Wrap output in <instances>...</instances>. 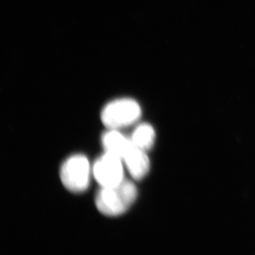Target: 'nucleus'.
<instances>
[{
  "mask_svg": "<svg viewBox=\"0 0 255 255\" xmlns=\"http://www.w3.org/2000/svg\"><path fill=\"white\" fill-rule=\"evenodd\" d=\"M128 170L136 180L142 179L150 169V160L145 151L132 144L123 158Z\"/></svg>",
  "mask_w": 255,
  "mask_h": 255,
  "instance_id": "39448f33",
  "label": "nucleus"
},
{
  "mask_svg": "<svg viewBox=\"0 0 255 255\" xmlns=\"http://www.w3.org/2000/svg\"><path fill=\"white\" fill-rule=\"evenodd\" d=\"M155 132L150 124H142L135 129L132 134L131 142L142 150H150L154 145Z\"/></svg>",
  "mask_w": 255,
  "mask_h": 255,
  "instance_id": "0eeeda50",
  "label": "nucleus"
},
{
  "mask_svg": "<svg viewBox=\"0 0 255 255\" xmlns=\"http://www.w3.org/2000/svg\"><path fill=\"white\" fill-rule=\"evenodd\" d=\"M137 194L135 184L124 179L114 187H102L96 196V206L105 216H119L133 204Z\"/></svg>",
  "mask_w": 255,
  "mask_h": 255,
  "instance_id": "f257e3e1",
  "label": "nucleus"
},
{
  "mask_svg": "<svg viewBox=\"0 0 255 255\" xmlns=\"http://www.w3.org/2000/svg\"><path fill=\"white\" fill-rule=\"evenodd\" d=\"M121 159L118 156L106 152L95 162L94 175L102 187H114L124 180L123 166Z\"/></svg>",
  "mask_w": 255,
  "mask_h": 255,
  "instance_id": "20e7f679",
  "label": "nucleus"
},
{
  "mask_svg": "<svg viewBox=\"0 0 255 255\" xmlns=\"http://www.w3.org/2000/svg\"><path fill=\"white\" fill-rule=\"evenodd\" d=\"M141 116V109L136 101L124 98L108 104L102 112V121L110 129L128 127L136 122Z\"/></svg>",
  "mask_w": 255,
  "mask_h": 255,
  "instance_id": "f03ea898",
  "label": "nucleus"
},
{
  "mask_svg": "<svg viewBox=\"0 0 255 255\" xmlns=\"http://www.w3.org/2000/svg\"><path fill=\"white\" fill-rule=\"evenodd\" d=\"M102 144L106 152H110L123 159L132 143L131 140L124 137L120 132L112 129L104 134Z\"/></svg>",
  "mask_w": 255,
  "mask_h": 255,
  "instance_id": "423d86ee",
  "label": "nucleus"
},
{
  "mask_svg": "<svg viewBox=\"0 0 255 255\" xmlns=\"http://www.w3.org/2000/svg\"><path fill=\"white\" fill-rule=\"evenodd\" d=\"M60 174L62 183L69 191L83 192L90 185V162L85 156H72L62 165Z\"/></svg>",
  "mask_w": 255,
  "mask_h": 255,
  "instance_id": "7ed1b4c3",
  "label": "nucleus"
}]
</instances>
